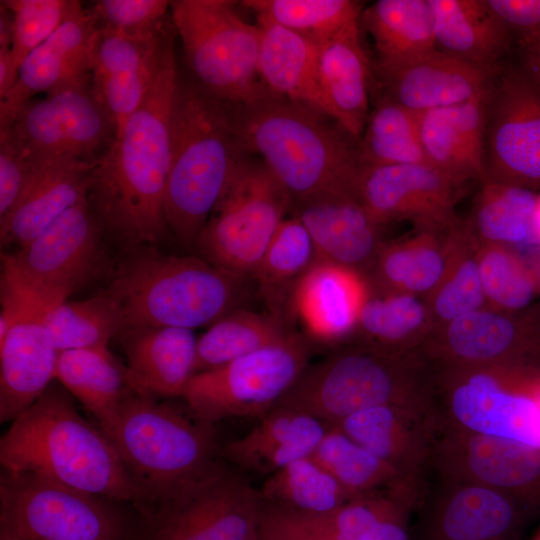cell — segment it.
<instances>
[{
	"instance_id": "f35d334b",
	"label": "cell",
	"mask_w": 540,
	"mask_h": 540,
	"mask_svg": "<svg viewBox=\"0 0 540 540\" xmlns=\"http://www.w3.org/2000/svg\"><path fill=\"white\" fill-rule=\"evenodd\" d=\"M310 457L352 497L389 490L419 500L420 490L408 484L390 464L330 424Z\"/></svg>"
},
{
	"instance_id": "60d3db41",
	"label": "cell",
	"mask_w": 540,
	"mask_h": 540,
	"mask_svg": "<svg viewBox=\"0 0 540 540\" xmlns=\"http://www.w3.org/2000/svg\"><path fill=\"white\" fill-rule=\"evenodd\" d=\"M292 334L283 320L270 313L247 308L234 310L198 338L194 374L281 343Z\"/></svg>"
},
{
	"instance_id": "5b68a950",
	"label": "cell",
	"mask_w": 540,
	"mask_h": 540,
	"mask_svg": "<svg viewBox=\"0 0 540 540\" xmlns=\"http://www.w3.org/2000/svg\"><path fill=\"white\" fill-rule=\"evenodd\" d=\"M249 280L200 256L163 254L149 245L132 248L104 290L119 308L120 332L140 327L193 330L244 308Z\"/></svg>"
},
{
	"instance_id": "d6986e66",
	"label": "cell",
	"mask_w": 540,
	"mask_h": 540,
	"mask_svg": "<svg viewBox=\"0 0 540 540\" xmlns=\"http://www.w3.org/2000/svg\"><path fill=\"white\" fill-rule=\"evenodd\" d=\"M170 18L143 33L97 30L91 89L115 129V135L136 111L167 53L174 45Z\"/></svg>"
},
{
	"instance_id": "ffe728a7",
	"label": "cell",
	"mask_w": 540,
	"mask_h": 540,
	"mask_svg": "<svg viewBox=\"0 0 540 540\" xmlns=\"http://www.w3.org/2000/svg\"><path fill=\"white\" fill-rule=\"evenodd\" d=\"M465 182L428 163L363 165L357 191L382 226L411 220L423 229H443L451 225Z\"/></svg>"
},
{
	"instance_id": "44dd1931",
	"label": "cell",
	"mask_w": 540,
	"mask_h": 540,
	"mask_svg": "<svg viewBox=\"0 0 540 540\" xmlns=\"http://www.w3.org/2000/svg\"><path fill=\"white\" fill-rule=\"evenodd\" d=\"M313 241L317 260L362 274L366 279L383 246L381 228L357 188L321 194L291 206Z\"/></svg>"
},
{
	"instance_id": "ab89813d",
	"label": "cell",
	"mask_w": 540,
	"mask_h": 540,
	"mask_svg": "<svg viewBox=\"0 0 540 540\" xmlns=\"http://www.w3.org/2000/svg\"><path fill=\"white\" fill-rule=\"evenodd\" d=\"M316 260V250L305 226L295 216L285 218L251 278L270 314L285 322L293 291Z\"/></svg>"
},
{
	"instance_id": "7c38bea8",
	"label": "cell",
	"mask_w": 540,
	"mask_h": 540,
	"mask_svg": "<svg viewBox=\"0 0 540 540\" xmlns=\"http://www.w3.org/2000/svg\"><path fill=\"white\" fill-rule=\"evenodd\" d=\"M309 342L298 334L219 367L194 374L181 398L191 413L213 425L231 418L263 417L307 367Z\"/></svg>"
},
{
	"instance_id": "680465c9",
	"label": "cell",
	"mask_w": 540,
	"mask_h": 540,
	"mask_svg": "<svg viewBox=\"0 0 540 540\" xmlns=\"http://www.w3.org/2000/svg\"><path fill=\"white\" fill-rule=\"evenodd\" d=\"M0 540H19L11 535H8L6 533L0 532Z\"/></svg>"
},
{
	"instance_id": "d4e9b609",
	"label": "cell",
	"mask_w": 540,
	"mask_h": 540,
	"mask_svg": "<svg viewBox=\"0 0 540 540\" xmlns=\"http://www.w3.org/2000/svg\"><path fill=\"white\" fill-rule=\"evenodd\" d=\"M369 293L362 274L316 260L293 291L289 315L300 323L308 342L340 344L353 336Z\"/></svg>"
},
{
	"instance_id": "4fadbf2b",
	"label": "cell",
	"mask_w": 540,
	"mask_h": 540,
	"mask_svg": "<svg viewBox=\"0 0 540 540\" xmlns=\"http://www.w3.org/2000/svg\"><path fill=\"white\" fill-rule=\"evenodd\" d=\"M105 235L85 199L17 252L2 253L1 263L52 308L105 272Z\"/></svg>"
},
{
	"instance_id": "bcb514c9",
	"label": "cell",
	"mask_w": 540,
	"mask_h": 540,
	"mask_svg": "<svg viewBox=\"0 0 540 540\" xmlns=\"http://www.w3.org/2000/svg\"><path fill=\"white\" fill-rule=\"evenodd\" d=\"M257 17L290 30L319 46L359 20L362 5L352 0H246Z\"/></svg>"
},
{
	"instance_id": "94428289",
	"label": "cell",
	"mask_w": 540,
	"mask_h": 540,
	"mask_svg": "<svg viewBox=\"0 0 540 540\" xmlns=\"http://www.w3.org/2000/svg\"><path fill=\"white\" fill-rule=\"evenodd\" d=\"M248 540H259V539H258V535H257V528H256V530L250 535V537L248 538Z\"/></svg>"
},
{
	"instance_id": "c3c4849f",
	"label": "cell",
	"mask_w": 540,
	"mask_h": 540,
	"mask_svg": "<svg viewBox=\"0 0 540 540\" xmlns=\"http://www.w3.org/2000/svg\"><path fill=\"white\" fill-rule=\"evenodd\" d=\"M465 241L447 277L429 296L428 307L432 320L445 325L452 320L484 308L487 302L478 262V251Z\"/></svg>"
},
{
	"instance_id": "11a10c76",
	"label": "cell",
	"mask_w": 540,
	"mask_h": 540,
	"mask_svg": "<svg viewBox=\"0 0 540 540\" xmlns=\"http://www.w3.org/2000/svg\"><path fill=\"white\" fill-rule=\"evenodd\" d=\"M406 522L407 513L386 518L353 540H409Z\"/></svg>"
},
{
	"instance_id": "9f6ffc18",
	"label": "cell",
	"mask_w": 540,
	"mask_h": 540,
	"mask_svg": "<svg viewBox=\"0 0 540 540\" xmlns=\"http://www.w3.org/2000/svg\"><path fill=\"white\" fill-rule=\"evenodd\" d=\"M527 76L540 87V34L521 38Z\"/></svg>"
},
{
	"instance_id": "f5cc1de1",
	"label": "cell",
	"mask_w": 540,
	"mask_h": 540,
	"mask_svg": "<svg viewBox=\"0 0 540 540\" xmlns=\"http://www.w3.org/2000/svg\"><path fill=\"white\" fill-rule=\"evenodd\" d=\"M257 535L259 540H323L298 515L261 501Z\"/></svg>"
},
{
	"instance_id": "6da1fadb",
	"label": "cell",
	"mask_w": 540,
	"mask_h": 540,
	"mask_svg": "<svg viewBox=\"0 0 540 540\" xmlns=\"http://www.w3.org/2000/svg\"><path fill=\"white\" fill-rule=\"evenodd\" d=\"M179 76L174 45L145 98L94 163L87 200L106 235L130 249L158 243L168 230L164 197L170 120Z\"/></svg>"
},
{
	"instance_id": "f907efd6",
	"label": "cell",
	"mask_w": 540,
	"mask_h": 540,
	"mask_svg": "<svg viewBox=\"0 0 540 540\" xmlns=\"http://www.w3.org/2000/svg\"><path fill=\"white\" fill-rule=\"evenodd\" d=\"M88 9L99 27L131 34L153 30L170 18L166 0H100Z\"/></svg>"
},
{
	"instance_id": "8d00e7d4",
	"label": "cell",
	"mask_w": 540,
	"mask_h": 540,
	"mask_svg": "<svg viewBox=\"0 0 540 540\" xmlns=\"http://www.w3.org/2000/svg\"><path fill=\"white\" fill-rule=\"evenodd\" d=\"M55 380L76 398L105 434L130 392L126 370L109 349H73L58 353Z\"/></svg>"
},
{
	"instance_id": "4316f807",
	"label": "cell",
	"mask_w": 540,
	"mask_h": 540,
	"mask_svg": "<svg viewBox=\"0 0 540 540\" xmlns=\"http://www.w3.org/2000/svg\"><path fill=\"white\" fill-rule=\"evenodd\" d=\"M93 165L76 159L33 160L21 196L0 219L2 247H24L63 213L87 199Z\"/></svg>"
},
{
	"instance_id": "7dc6e473",
	"label": "cell",
	"mask_w": 540,
	"mask_h": 540,
	"mask_svg": "<svg viewBox=\"0 0 540 540\" xmlns=\"http://www.w3.org/2000/svg\"><path fill=\"white\" fill-rule=\"evenodd\" d=\"M486 300L497 310L528 308L540 294V269L507 245H485L478 252Z\"/></svg>"
},
{
	"instance_id": "7a4b0ae2",
	"label": "cell",
	"mask_w": 540,
	"mask_h": 540,
	"mask_svg": "<svg viewBox=\"0 0 540 540\" xmlns=\"http://www.w3.org/2000/svg\"><path fill=\"white\" fill-rule=\"evenodd\" d=\"M236 131L250 155H257L297 202L357 188L363 167L355 145L336 122L272 94L230 104Z\"/></svg>"
},
{
	"instance_id": "e0dca14e",
	"label": "cell",
	"mask_w": 540,
	"mask_h": 540,
	"mask_svg": "<svg viewBox=\"0 0 540 540\" xmlns=\"http://www.w3.org/2000/svg\"><path fill=\"white\" fill-rule=\"evenodd\" d=\"M431 466L441 480L478 484L540 512V449L502 437L440 427Z\"/></svg>"
},
{
	"instance_id": "484cf974",
	"label": "cell",
	"mask_w": 540,
	"mask_h": 540,
	"mask_svg": "<svg viewBox=\"0 0 540 540\" xmlns=\"http://www.w3.org/2000/svg\"><path fill=\"white\" fill-rule=\"evenodd\" d=\"M377 72L384 97L416 113L459 105L490 91L488 69L438 48Z\"/></svg>"
},
{
	"instance_id": "db71d44e",
	"label": "cell",
	"mask_w": 540,
	"mask_h": 540,
	"mask_svg": "<svg viewBox=\"0 0 540 540\" xmlns=\"http://www.w3.org/2000/svg\"><path fill=\"white\" fill-rule=\"evenodd\" d=\"M494 14L521 38L540 34V0H486Z\"/></svg>"
},
{
	"instance_id": "74e56055",
	"label": "cell",
	"mask_w": 540,
	"mask_h": 540,
	"mask_svg": "<svg viewBox=\"0 0 540 540\" xmlns=\"http://www.w3.org/2000/svg\"><path fill=\"white\" fill-rule=\"evenodd\" d=\"M431 321L428 304L419 296L370 291L353 336L357 345L408 353L419 350L429 338Z\"/></svg>"
},
{
	"instance_id": "52a82bcc",
	"label": "cell",
	"mask_w": 540,
	"mask_h": 540,
	"mask_svg": "<svg viewBox=\"0 0 540 540\" xmlns=\"http://www.w3.org/2000/svg\"><path fill=\"white\" fill-rule=\"evenodd\" d=\"M277 406L327 424L379 406L434 414L432 369L419 350L391 353L356 344L308 364Z\"/></svg>"
},
{
	"instance_id": "9a60e30c",
	"label": "cell",
	"mask_w": 540,
	"mask_h": 540,
	"mask_svg": "<svg viewBox=\"0 0 540 540\" xmlns=\"http://www.w3.org/2000/svg\"><path fill=\"white\" fill-rule=\"evenodd\" d=\"M32 160L76 159L95 163L115 138V129L91 83L30 100L0 119Z\"/></svg>"
},
{
	"instance_id": "83f0119b",
	"label": "cell",
	"mask_w": 540,
	"mask_h": 540,
	"mask_svg": "<svg viewBox=\"0 0 540 540\" xmlns=\"http://www.w3.org/2000/svg\"><path fill=\"white\" fill-rule=\"evenodd\" d=\"M127 366L126 381L135 393L153 398L181 397L194 375V331L179 327H140L118 336Z\"/></svg>"
},
{
	"instance_id": "8992f818",
	"label": "cell",
	"mask_w": 540,
	"mask_h": 540,
	"mask_svg": "<svg viewBox=\"0 0 540 540\" xmlns=\"http://www.w3.org/2000/svg\"><path fill=\"white\" fill-rule=\"evenodd\" d=\"M105 435L131 480L139 514L219 466L213 425L132 390Z\"/></svg>"
},
{
	"instance_id": "30bf717a",
	"label": "cell",
	"mask_w": 540,
	"mask_h": 540,
	"mask_svg": "<svg viewBox=\"0 0 540 540\" xmlns=\"http://www.w3.org/2000/svg\"><path fill=\"white\" fill-rule=\"evenodd\" d=\"M109 501L37 474L2 469L0 532L19 540H142L141 524Z\"/></svg>"
},
{
	"instance_id": "3957f363",
	"label": "cell",
	"mask_w": 540,
	"mask_h": 540,
	"mask_svg": "<svg viewBox=\"0 0 540 540\" xmlns=\"http://www.w3.org/2000/svg\"><path fill=\"white\" fill-rule=\"evenodd\" d=\"M250 157L230 106L180 72L170 120L164 213L168 230L194 246L214 206Z\"/></svg>"
},
{
	"instance_id": "d6a6232c",
	"label": "cell",
	"mask_w": 540,
	"mask_h": 540,
	"mask_svg": "<svg viewBox=\"0 0 540 540\" xmlns=\"http://www.w3.org/2000/svg\"><path fill=\"white\" fill-rule=\"evenodd\" d=\"M329 425L304 412L277 406L247 434L226 443L221 454L244 471L269 476L310 456Z\"/></svg>"
},
{
	"instance_id": "4dcf8cb0",
	"label": "cell",
	"mask_w": 540,
	"mask_h": 540,
	"mask_svg": "<svg viewBox=\"0 0 540 540\" xmlns=\"http://www.w3.org/2000/svg\"><path fill=\"white\" fill-rule=\"evenodd\" d=\"M43 318L16 322L0 342V421H14L55 381L58 351Z\"/></svg>"
},
{
	"instance_id": "ee69618b",
	"label": "cell",
	"mask_w": 540,
	"mask_h": 540,
	"mask_svg": "<svg viewBox=\"0 0 540 540\" xmlns=\"http://www.w3.org/2000/svg\"><path fill=\"white\" fill-rule=\"evenodd\" d=\"M42 322L58 352L108 349L122 327L119 308L105 290L85 300H66L50 308Z\"/></svg>"
},
{
	"instance_id": "816d5d0a",
	"label": "cell",
	"mask_w": 540,
	"mask_h": 540,
	"mask_svg": "<svg viewBox=\"0 0 540 540\" xmlns=\"http://www.w3.org/2000/svg\"><path fill=\"white\" fill-rule=\"evenodd\" d=\"M33 167V160L6 129L0 128V219L21 196Z\"/></svg>"
},
{
	"instance_id": "836d02e7",
	"label": "cell",
	"mask_w": 540,
	"mask_h": 540,
	"mask_svg": "<svg viewBox=\"0 0 540 540\" xmlns=\"http://www.w3.org/2000/svg\"><path fill=\"white\" fill-rule=\"evenodd\" d=\"M356 20L320 45L323 89L335 122L352 138L364 131L369 112L371 66L360 39Z\"/></svg>"
},
{
	"instance_id": "f546056e",
	"label": "cell",
	"mask_w": 540,
	"mask_h": 540,
	"mask_svg": "<svg viewBox=\"0 0 540 540\" xmlns=\"http://www.w3.org/2000/svg\"><path fill=\"white\" fill-rule=\"evenodd\" d=\"M260 28L259 74L274 95L334 120L320 77V46L268 22Z\"/></svg>"
},
{
	"instance_id": "ac0fdd59",
	"label": "cell",
	"mask_w": 540,
	"mask_h": 540,
	"mask_svg": "<svg viewBox=\"0 0 540 540\" xmlns=\"http://www.w3.org/2000/svg\"><path fill=\"white\" fill-rule=\"evenodd\" d=\"M494 92L487 109L483 180L534 190L540 187V87L511 72Z\"/></svg>"
},
{
	"instance_id": "2e32d148",
	"label": "cell",
	"mask_w": 540,
	"mask_h": 540,
	"mask_svg": "<svg viewBox=\"0 0 540 540\" xmlns=\"http://www.w3.org/2000/svg\"><path fill=\"white\" fill-rule=\"evenodd\" d=\"M419 351L431 366L540 368V303L471 312L439 327Z\"/></svg>"
},
{
	"instance_id": "7bdbcfd3",
	"label": "cell",
	"mask_w": 540,
	"mask_h": 540,
	"mask_svg": "<svg viewBox=\"0 0 540 540\" xmlns=\"http://www.w3.org/2000/svg\"><path fill=\"white\" fill-rule=\"evenodd\" d=\"M258 495L263 503L306 516L330 513L352 499L310 456L267 476Z\"/></svg>"
},
{
	"instance_id": "91938a15",
	"label": "cell",
	"mask_w": 540,
	"mask_h": 540,
	"mask_svg": "<svg viewBox=\"0 0 540 540\" xmlns=\"http://www.w3.org/2000/svg\"><path fill=\"white\" fill-rule=\"evenodd\" d=\"M530 540H540V526Z\"/></svg>"
},
{
	"instance_id": "f1b7e54d",
	"label": "cell",
	"mask_w": 540,
	"mask_h": 540,
	"mask_svg": "<svg viewBox=\"0 0 540 540\" xmlns=\"http://www.w3.org/2000/svg\"><path fill=\"white\" fill-rule=\"evenodd\" d=\"M489 93L459 105L418 113L428 164L463 181L484 179Z\"/></svg>"
},
{
	"instance_id": "5bb4252c",
	"label": "cell",
	"mask_w": 540,
	"mask_h": 540,
	"mask_svg": "<svg viewBox=\"0 0 540 540\" xmlns=\"http://www.w3.org/2000/svg\"><path fill=\"white\" fill-rule=\"evenodd\" d=\"M259 507L258 492L219 465L141 513L142 540H248Z\"/></svg>"
},
{
	"instance_id": "d590c367",
	"label": "cell",
	"mask_w": 540,
	"mask_h": 540,
	"mask_svg": "<svg viewBox=\"0 0 540 540\" xmlns=\"http://www.w3.org/2000/svg\"><path fill=\"white\" fill-rule=\"evenodd\" d=\"M359 23L373 40L377 70L400 66L437 48L428 0H378L362 10Z\"/></svg>"
},
{
	"instance_id": "e575fe53",
	"label": "cell",
	"mask_w": 540,
	"mask_h": 540,
	"mask_svg": "<svg viewBox=\"0 0 540 540\" xmlns=\"http://www.w3.org/2000/svg\"><path fill=\"white\" fill-rule=\"evenodd\" d=\"M436 47L489 68L506 51L509 29L486 0H428Z\"/></svg>"
},
{
	"instance_id": "1f68e13d",
	"label": "cell",
	"mask_w": 540,
	"mask_h": 540,
	"mask_svg": "<svg viewBox=\"0 0 540 540\" xmlns=\"http://www.w3.org/2000/svg\"><path fill=\"white\" fill-rule=\"evenodd\" d=\"M440 230L423 229L419 235L383 245L367 280L371 278L381 292L430 296L447 277L466 237L451 227L441 238Z\"/></svg>"
},
{
	"instance_id": "603a6c76",
	"label": "cell",
	"mask_w": 540,
	"mask_h": 540,
	"mask_svg": "<svg viewBox=\"0 0 540 540\" xmlns=\"http://www.w3.org/2000/svg\"><path fill=\"white\" fill-rule=\"evenodd\" d=\"M96 19L81 3L77 9L22 62L18 78L0 100V119L11 115L40 93L91 83Z\"/></svg>"
},
{
	"instance_id": "9c48e42d",
	"label": "cell",
	"mask_w": 540,
	"mask_h": 540,
	"mask_svg": "<svg viewBox=\"0 0 540 540\" xmlns=\"http://www.w3.org/2000/svg\"><path fill=\"white\" fill-rule=\"evenodd\" d=\"M229 0L170 1L191 78L216 98L243 104L265 94L258 66L260 28Z\"/></svg>"
},
{
	"instance_id": "b9f144b4",
	"label": "cell",
	"mask_w": 540,
	"mask_h": 540,
	"mask_svg": "<svg viewBox=\"0 0 540 540\" xmlns=\"http://www.w3.org/2000/svg\"><path fill=\"white\" fill-rule=\"evenodd\" d=\"M534 190L484 180L467 232L485 245L537 244Z\"/></svg>"
},
{
	"instance_id": "ba28073f",
	"label": "cell",
	"mask_w": 540,
	"mask_h": 540,
	"mask_svg": "<svg viewBox=\"0 0 540 540\" xmlns=\"http://www.w3.org/2000/svg\"><path fill=\"white\" fill-rule=\"evenodd\" d=\"M432 405L439 427L540 449V368L433 366Z\"/></svg>"
},
{
	"instance_id": "f6af8a7d",
	"label": "cell",
	"mask_w": 540,
	"mask_h": 540,
	"mask_svg": "<svg viewBox=\"0 0 540 540\" xmlns=\"http://www.w3.org/2000/svg\"><path fill=\"white\" fill-rule=\"evenodd\" d=\"M359 153L363 165L427 163L419 114L383 96L368 116Z\"/></svg>"
},
{
	"instance_id": "cb8c5ba5",
	"label": "cell",
	"mask_w": 540,
	"mask_h": 540,
	"mask_svg": "<svg viewBox=\"0 0 540 540\" xmlns=\"http://www.w3.org/2000/svg\"><path fill=\"white\" fill-rule=\"evenodd\" d=\"M333 425L393 466L408 484L421 491L439 429L433 413L379 406L354 413Z\"/></svg>"
},
{
	"instance_id": "8fae6325",
	"label": "cell",
	"mask_w": 540,
	"mask_h": 540,
	"mask_svg": "<svg viewBox=\"0 0 540 540\" xmlns=\"http://www.w3.org/2000/svg\"><path fill=\"white\" fill-rule=\"evenodd\" d=\"M291 199L263 162L248 157L214 206L195 247L226 271L252 278Z\"/></svg>"
},
{
	"instance_id": "7402d4cb",
	"label": "cell",
	"mask_w": 540,
	"mask_h": 540,
	"mask_svg": "<svg viewBox=\"0 0 540 540\" xmlns=\"http://www.w3.org/2000/svg\"><path fill=\"white\" fill-rule=\"evenodd\" d=\"M540 512L490 488L442 480L424 540H521Z\"/></svg>"
},
{
	"instance_id": "6f0895ef",
	"label": "cell",
	"mask_w": 540,
	"mask_h": 540,
	"mask_svg": "<svg viewBox=\"0 0 540 540\" xmlns=\"http://www.w3.org/2000/svg\"><path fill=\"white\" fill-rule=\"evenodd\" d=\"M534 235L537 244H540V194L537 195L534 210Z\"/></svg>"
},
{
	"instance_id": "681fc988",
	"label": "cell",
	"mask_w": 540,
	"mask_h": 540,
	"mask_svg": "<svg viewBox=\"0 0 540 540\" xmlns=\"http://www.w3.org/2000/svg\"><path fill=\"white\" fill-rule=\"evenodd\" d=\"M12 13L14 64L18 70L24 59L42 44L81 4L75 0H1Z\"/></svg>"
},
{
	"instance_id": "277c9868",
	"label": "cell",
	"mask_w": 540,
	"mask_h": 540,
	"mask_svg": "<svg viewBox=\"0 0 540 540\" xmlns=\"http://www.w3.org/2000/svg\"><path fill=\"white\" fill-rule=\"evenodd\" d=\"M55 381L1 436L2 469L134 505L135 490L114 445L81 416L73 396Z\"/></svg>"
}]
</instances>
